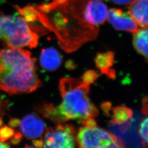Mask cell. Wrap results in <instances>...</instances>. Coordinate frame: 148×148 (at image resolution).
<instances>
[{"label":"cell","instance_id":"cell-22","mask_svg":"<svg viewBox=\"0 0 148 148\" xmlns=\"http://www.w3.org/2000/svg\"><path fill=\"white\" fill-rule=\"evenodd\" d=\"M32 144L35 147L37 148H42L44 145V141L42 138L39 139H35L32 140Z\"/></svg>","mask_w":148,"mask_h":148},{"label":"cell","instance_id":"cell-1","mask_svg":"<svg viewBox=\"0 0 148 148\" xmlns=\"http://www.w3.org/2000/svg\"><path fill=\"white\" fill-rule=\"evenodd\" d=\"M42 85L30 52L21 48L0 49V90L11 95L29 93Z\"/></svg>","mask_w":148,"mask_h":148},{"label":"cell","instance_id":"cell-13","mask_svg":"<svg viewBox=\"0 0 148 148\" xmlns=\"http://www.w3.org/2000/svg\"><path fill=\"white\" fill-rule=\"evenodd\" d=\"M133 40V46L138 53L148 59V27L138 29L134 33Z\"/></svg>","mask_w":148,"mask_h":148},{"label":"cell","instance_id":"cell-16","mask_svg":"<svg viewBox=\"0 0 148 148\" xmlns=\"http://www.w3.org/2000/svg\"><path fill=\"white\" fill-rule=\"evenodd\" d=\"M99 75H100L98 74L95 71L92 70H88L85 71L81 79H82V82L84 84L90 86L95 82L99 77Z\"/></svg>","mask_w":148,"mask_h":148},{"label":"cell","instance_id":"cell-3","mask_svg":"<svg viewBox=\"0 0 148 148\" xmlns=\"http://www.w3.org/2000/svg\"><path fill=\"white\" fill-rule=\"evenodd\" d=\"M39 36L22 16L0 15V40L10 47H36Z\"/></svg>","mask_w":148,"mask_h":148},{"label":"cell","instance_id":"cell-19","mask_svg":"<svg viewBox=\"0 0 148 148\" xmlns=\"http://www.w3.org/2000/svg\"><path fill=\"white\" fill-rule=\"evenodd\" d=\"M112 108V104L109 101H104L101 104V108L106 116H110V111Z\"/></svg>","mask_w":148,"mask_h":148},{"label":"cell","instance_id":"cell-10","mask_svg":"<svg viewBox=\"0 0 148 148\" xmlns=\"http://www.w3.org/2000/svg\"><path fill=\"white\" fill-rule=\"evenodd\" d=\"M62 57L58 51L53 47L43 49L40 57V63L43 69L53 71L62 65Z\"/></svg>","mask_w":148,"mask_h":148},{"label":"cell","instance_id":"cell-5","mask_svg":"<svg viewBox=\"0 0 148 148\" xmlns=\"http://www.w3.org/2000/svg\"><path fill=\"white\" fill-rule=\"evenodd\" d=\"M76 136L65 131L58 124L55 129H46L44 138V148H75Z\"/></svg>","mask_w":148,"mask_h":148},{"label":"cell","instance_id":"cell-27","mask_svg":"<svg viewBox=\"0 0 148 148\" xmlns=\"http://www.w3.org/2000/svg\"><path fill=\"white\" fill-rule=\"evenodd\" d=\"M142 103H143V105L147 104V103H148V97L147 95L144 97V98L142 99Z\"/></svg>","mask_w":148,"mask_h":148},{"label":"cell","instance_id":"cell-30","mask_svg":"<svg viewBox=\"0 0 148 148\" xmlns=\"http://www.w3.org/2000/svg\"><path fill=\"white\" fill-rule=\"evenodd\" d=\"M96 1H103V0H96Z\"/></svg>","mask_w":148,"mask_h":148},{"label":"cell","instance_id":"cell-11","mask_svg":"<svg viewBox=\"0 0 148 148\" xmlns=\"http://www.w3.org/2000/svg\"><path fill=\"white\" fill-rule=\"evenodd\" d=\"M115 54L112 51L97 53L95 56L96 67L101 71L102 74H105L110 79H115V71L112 69L114 64Z\"/></svg>","mask_w":148,"mask_h":148},{"label":"cell","instance_id":"cell-7","mask_svg":"<svg viewBox=\"0 0 148 148\" xmlns=\"http://www.w3.org/2000/svg\"><path fill=\"white\" fill-rule=\"evenodd\" d=\"M22 134L27 139L41 137L45 131L46 125L41 117L35 114H29L20 122Z\"/></svg>","mask_w":148,"mask_h":148},{"label":"cell","instance_id":"cell-23","mask_svg":"<svg viewBox=\"0 0 148 148\" xmlns=\"http://www.w3.org/2000/svg\"><path fill=\"white\" fill-rule=\"evenodd\" d=\"M133 0H112V1L118 5H127L130 3Z\"/></svg>","mask_w":148,"mask_h":148},{"label":"cell","instance_id":"cell-12","mask_svg":"<svg viewBox=\"0 0 148 148\" xmlns=\"http://www.w3.org/2000/svg\"><path fill=\"white\" fill-rule=\"evenodd\" d=\"M36 110L43 116L57 124L68 121L66 117L60 111L58 106H55L53 103H43L37 106Z\"/></svg>","mask_w":148,"mask_h":148},{"label":"cell","instance_id":"cell-26","mask_svg":"<svg viewBox=\"0 0 148 148\" xmlns=\"http://www.w3.org/2000/svg\"><path fill=\"white\" fill-rule=\"evenodd\" d=\"M66 66L68 69H73L75 68V66H74V64L73 63H70L69 62V63H68L66 64Z\"/></svg>","mask_w":148,"mask_h":148},{"label":"cell","instance_id":"cell-20","mask_svg":"<svg viewBox=\"0 0 148 148\" xmlns=\"http://www.w3.org/2000/svg\"><path fill=\"white\" fill-rule=\"evenodd\" d=\"M22 139V134L21 133L18 132L14 134V136L11 138V143L13 145H16L21 142Z\"/></svg>","mask_w":148,"mask_h":148},{"label":"cell","instance_id":"cell-24","mask_svg":"<svg viewBox=\"0 0 148 148\" xmlns=\"http://www.w3.org/2000/svg\"><path fill=\"white\" fill-rule=\"evenodd\" d=\"M148 104L143 105L142 108V112L144 115L147 116L148 115Z\"/></svg>","mask_w":148,"mask_h":148},{"label":"cell","instance_id":"cell-14","mask_svg":"<svg viewBox=\"0 0 148 148\" xmlns=\"http://www.w3.org/2000/svg\"><path fill=\"white\" fill-rule=\"evenodd\" d=\"M113 117L110 120L109 124L111 126L122 125L132 118L133 112L131 108L125 106H118L112 109Z\"/></svg>","mask_w":148,"mask_h":148},{"label":"cell","instance_id":"cell-21","mask_svg":"<svg viewBox=\"0 0 148 148\" xmlns=\"http://www.w3.org/2000/svg\"><path fill=\"white\" fill-rule=\"evenodd\" d=\"M20 122H21V120H19L18 119L11 118L8 122V125H9V126L12 128H16L19 126Z\"/></svg>","mask_w":148,"mask_h":148},{"label":"cell","instance_id":"cell-29","mask_svg":"<svg viewBox=\"0 0 148 148\" xmlns=\"http://www.w3.org/2000/svg\"><path fill=\"white\" fill-rule=\"evenodd\" d=\"M24 148H34V147H31V146H30V145H26L25 146V147Z\"/></svg>","mask_w":148,"mask_h":148},{"label":"cell","instance_id":"cell-8","mask_svg":"<svg viewBox=\"0 0 148 148\" xmlns=\"http://www.w3.org/2000/svg\"><path fill=\"white\" fill-rule=\"evenodd\" d=\"M108 20L116 30L135 33L138 30L137 24L129 13L119 8H111L108 13Z\"/></svg>","mask_w":148,"mask_h":148},{"label":"cell","instance_id":"cell-25","mask_svg":"<svg viewBox=\"0 0 148 148\" xmlns=\"http://www.w3.org/2000/svg\"><path fill=\"white\" fill-rule=\"evenodd\" d=\"M0 148H10V146L7 143H3V142H0Z\"/></svg>","mask_w":148,"mask_h":148},{"label":"cell","instance_id":"cell-18","mask_svg":"<svg viewBox=\"0 0 148 148\" xmlns=\"http://www.w3.org/2000/svg\"><path fill=\"white\" fill-rule=\"evenodd\" d=\"M84 127L87 128H93L97 126V123L95 120L92 117H87L84 119L79 121Z\"/></svg>","mask_w":148,"mask_h":148},{"label":"cell","instance_id":"cell-28","mask_svg":"<svg viewBox=\"0 0 148 148\" xmlns=\"http://www.w3.org/2000/svg\"><path fill=\"white\" fill-rule=\"evenodd\" d=\"M3 125V122L2 119L0 117V127L2 126Z\"/></svg>","mask_w":148,"mask_h":148},{"label":"cell","instance_id":"cell-17","mask_svg":"<svg viewBox=\"0 0 148 148\" xmlns=\"http://www.w3.org/2000/svg\"><path fill=\"white\" fill-rule=\"evenodd\" d=\"M15 134L14 130L8 126L0 127V142H5L11 139Z\"/></svg>","mask_w":148,"mask_h":148},{"label":"cell","instance_id":"cell-6","mask_svg":"<svg viewBox=\"0 0 148 148\" xmlns=\"http://www.w3.org/2000/svg\"><path fill=\"white\" fill-rule=\"evenodd\" d=\"M108 13V7L105 3L100 1L87 0L84 10V17L90 26L97 27L106 22Z\"/></svg>","mask_w":148,"mask_h":148},{"label":"cell","instance_id":"cell-2","mask_svg":"<svg viewBox=\"0 0 148 148\" xmlns=\"http://www.w3.org/2000/svg\"><path fill=\"white\" fill-rule=\"evenodd\" d=\"M59 90L62 98L59 108L68 121L98 116L99 111L90 101L88 85L73 77L62 78L59 81Z\"/></svg>","mask_w":148,"mask_h":148},{"label":"cell","instance_id":"cell-4","mask_svg":"<svg viewBox=\"0 0 148 148\" xmlns=\"http://www.w3.org/2000/svg\"><path fill=\"white\" fill-rule=\"evenodd\" d=\"M76 141L79 148H125L120 138L97 126L79 128Z\"/></svg>","mask_w":148,"mask_h":148},{"label":"cell","instance_id":"cell-15","mask_svg":"<svg viewBox=\"0 0 148 148\" xmlns=\"http://www.w3.org/2000/svg\"><path fill=\"white\" fill-rule=\"evenodd\" d=\"M148 117L145 116L140 122L138 129V134L143 148H147L148 145Z\"/></svg>","mask_w":148,"mask_h":148},{"label":"cell","instance_id":"cell-9","mask_svg":"<svg viewBox=\"0 0 148 148\" xmlns=\"http://www.w3.org/2000/svg\"><path fill=\"white\" fill-rule=\"evenodd\" d=\"M148 0H133L128 7L130 16L143 28L148 27Z\"/></svg>","mask_w":148,"mask_h":148}]
</instances>
